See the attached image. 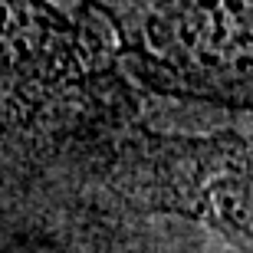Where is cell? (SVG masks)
Returning a JSON list of instances; mask_svg holds the SVG:
<instances>
[{"mask_svg": "<svg viewBox=\"0 0 253 253\" xmlns=\"http://www.w3.org/2000/svg\"><path fill=\"white\" fill-rule=\"evenodd\" d=\"M109 191L135 211H171L250 247V145L224 131L207 138L155 135L128 125L105 155Z\"/></svg>", "mask_w": 253, "mask_h": 253, "instance_id": "cell-2", "label": "cell"}, {"mask_svg": "<svg viewBox=\"0 0 253 253\" xmlns=\"http://www.w3.org/2000/svg\"><path fill=\"white\" fill-rule=\"evenodd\" d=\"M112 53L46 0H0V171L73 155L105 158L128 128Z\"/></svg>", "mask_w": 253, "mask_h": 253, "instance_id": "cell-1", "label": "cell"}]
</instances>
